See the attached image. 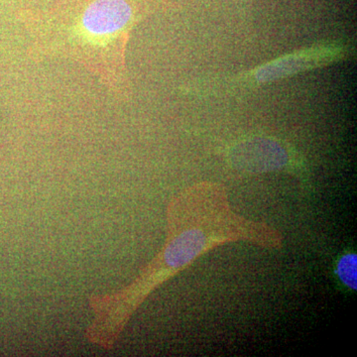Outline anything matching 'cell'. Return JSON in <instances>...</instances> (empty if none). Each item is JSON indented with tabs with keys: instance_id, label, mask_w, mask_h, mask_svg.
<instances>
[{
	"instance_id": "4",
	"label": "cell",
	"mask_w": 357,
	"mask_h": 357,
	"mask_svg": "<svg viewBox=\"0 0 357 357\" xmlns=\"http://www.w3.org/2000/svg\"><path fill=\"white\" fill-rule=\"evenodd\" d=\"M357 256L356 253H347L340 258L337 265V273L340 280L351 290H356Z\"/></svg>"
},
{
	"instance_id": "2",
	"label": "cell",
	"mask_w": 357,
	"mask_h": 357,
	"mask_svg": "<svg viewBox=\"0 0 357 357\" xmlns=\"http://www.w3.org/2000/svg\"><path fill=\"white\" fill-rule=\"evenodd\" d=\"M165 0H60L48 11L20 14L31 38L28 57L67 59L95 75L112 96L132 93L126 53L134 28Z\"/></svg>"
},
{
	"instance_id": "3",
	"label": "cell",
	"mask_w": 357,
	"mask_h": 357,
	"mask_svg": "<svg viewBox=\"0 0 357 357\" xmlns=\"http://www.w3.org/2000/svg\"><path fill=\"white\" fill-rule=\"evenodd\" d=\"M333 50H306L299 52L295 55H291L289 58H282L281 61H276L267 67L259 70L257 74V79L259 81H270V79H278L300 70H306L309 67H314L321 64L323 59L335 58L337 53L332 54Z\"/></svg>"
},
{
	"instance_id": "1",
	"label": "cell",
	"mask_w": 357,
	"mask_h": 357,
	"mask_svg": "<svg viewBox=\"0 0 357 357\" xmlns=\"http://www.w3.org/2000/svg\"><path fill=\"white\" fill-rule=\"evenodd\" d=\"M246 241L281 249V232L267 223L241 217L230 208L225 187L202 182L185 188L167 208L165 243L131 283L114 292L91 295L93 314L84 337L105 351L114 349L145 300L199 256L222 244Z\"/></svg>"
}]
</instances>
